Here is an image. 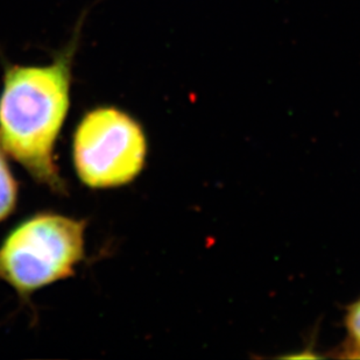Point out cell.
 I'll return each instance as SVG.
<instances>
[{
  "instance_id": "4",
  "label": "cell",
  "mask_w": 360,
  "mask_h": 360,
  "mask_svg": "<svg viewBox=\"0 0 360 360\" xmlns=\"http://www.w3.org/2000/svg\"><path fill=\"white\" fill-rule=\"evenodd\" d=\"M17 200V181L14 180L5 158V152L0 145V223L13 212Z\"/></svg>"
},
{
  "instance_id": "3",
  "label": "cell",
  "mask_w": 360,
  "mask_h": 360,
  "mask_svg": "<svg viewBox=\"0 0 360 360\" xmlns=\"http://www.w3.org/2000/svg\"><path fill=\"white\" fill-rule=\"evenodd\" d=\"M146 134L132 117L112 106L85 113L72 140V160L79 180L92 189L122 187L145 167Z\"/></svg>"
},
{
  "instance_id": "2",
  "label": "cell",
  "mask_w": 360,
  "mask_h": 360,
  "mask_svg": "<svg viewBox=\"0 0 360 360\" xmlns=\"http://www.w3.org/2000/svg\"><path fill=\"white\" fill-rule=\"evenodd\" d=\"M86 223L39 214L13 229L0 245V280L22 297L74 276L84 258Z\"/></svg>"
},
{
  "instance_id": "5",
  "label": "cell",
  "mask_w": 360,
  "mask_h": 360,
  "mask_svg": "<svg viewBox=\"0 0 360 360\" xmlns=\"http://www.w3.org/2000/svg\"><path fill=\"white\" fill-rule=\"evenodd\" d=\"M347 340L342 357L360 358V299L347 307L345 314Z\"/></svg>"
},
{
  "instance_id": "1",
  "label": "cell",
  "mask_w": 360,
  "mask_h": 360,
  "mask_svg": "<svg viewBox=\"0 0 360 360\" xmlns=\"http://www.w3.org/2000/svg\"><path fill=\"white\" fill-rule=\"evenodd\" d=\"M79 33L46 65H8L0 94V145L39 184L65 194L54 150L70 106Z\"/></svg>"
}]
</instances>
